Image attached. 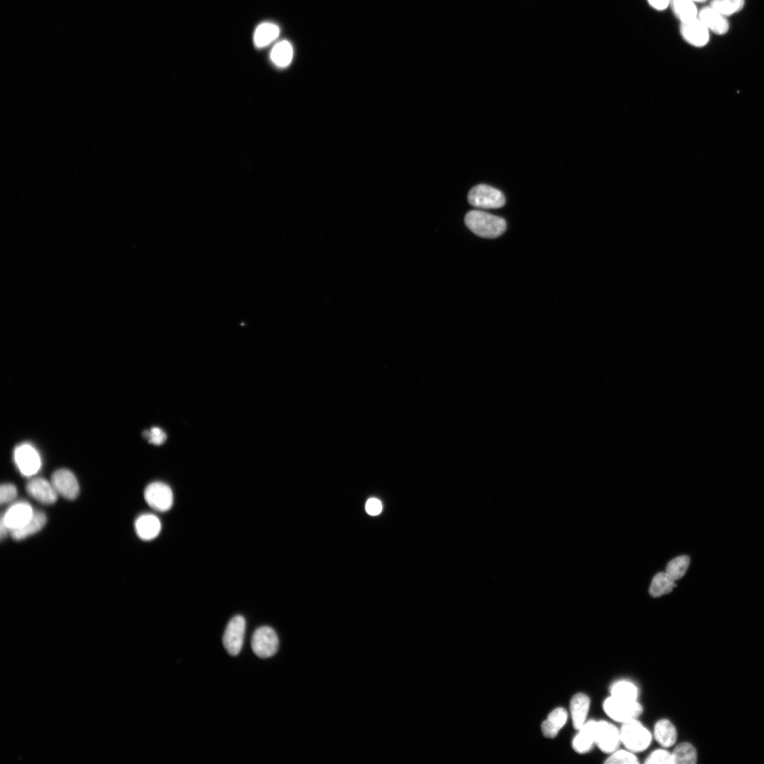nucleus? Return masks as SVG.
Segmentation results:
<instances>
[{"mask_svg": "<svg viewBox=\"0 0 764 764\" xmlns=\"http://www.w3.org/2000/svg\"><path fill=\"white\" fill-rule=\"evenodd\" d=\"M465 223L475 234L488 239L501 236L507 228L503 218L480 210H472L467 213Z\"/></svg>", "mask_w": 764, "mask_h": 764, "instance_id": "1", "label": "nucleus"}, {"mask_svg": "<svg viewBox=\"0 0 764 764\" xmlns=\"http://www.w3.org/2000/svg\"><path fill=\"white\" fill-rule=\"evenodd\" d=\"M621 739L632 752H640L648 748L652 741L650 732L636 719L623 723Z\"/></svg>", "mask_w": 764, "mask_h": 764, "instance_id": "2", "label": "nucleus"}, {"mask_svg": "<svg viewBox=\"0 0 764 764\" xmlns=\"http://www.w3.org/2000/svg\"><path fill=\"white\" fill-rule=\"evenodd\" d=\"M607 715L615 721L624 723L635 720L643 712V707L637 700H627L611 696L603 704Z\"/></svg>", "mask_w": 764, "mask_h": 764, "instance_id": "3", "label": "nucleus"}, {"mask_svg": "<svg viewBox=\"0 0 764 764\" xmlns=\"http://www.w3.org/2000/svg\"><path fill=\"white\" fill-rule=\"evenodd\" d=\"M470 203L482 209H497L505 205L506 198L499 190L481 184L474 187L468 196Z\"/></svg>", "mask_w": 764, "mask_h": 764, "instance_id": "4", "label": "nucleus"}, {"mask_svg": "<svg viewBox=\"0 0 764 764\" xmlns=\"http://www.w3.org/2000/svg\"><path fill=\"white\" fill-rule=\"evenodd\" d=\"M14 460L20 473L27 477L36 475L42 465L39 452L30 443L22 444L16 448Z\"/></svg>", "mask_w": 764, "mask_h": 764, "instance_id": "5", "label": "nucleus"}, {"mask_svg": "<svg viewBox=\"0 0 764 764\" xmlns=\"http://www.w3.org/2000/svg\"><path fill=\"white\" fill-rule=\"evenodd\" d=\"M279 639L276 632L269 626H262L255 631L251 639V647L260 658H269L276 654Z\"/></svg>", "mask_w": 764, "mask_h": 764, "instance_id": "6", "label": "nucleus"}, {"mask_svg": "<svg viewBox=\"0 0 764 764\" xmlns=\"http://www.w3.org/2000/svg\"><path fill=\"white\" fill-rule=\"evenodd\" d=\"M144 497L151 508L161 513L169 511L174 504V494L172 489L162 482H153L149 484L145 490Z\"/></svg>", "mask_w": 764, "mask_h": 764, "instance_id": "7", "label": "nucleus"}, {"mask_svg": "<svg viewBox=\"0 0 764 764\" xmlns=\"http://www.w3.org/2000/svg\"><path fill=\"white\" fill-rule=\"evenodd\" d=\"M246 621L241 615L235 616L228 623L223 635V645L232 656L238 655L243 647Z\"/></svg>", "mask_w": 764, "mask_h": 764, "instance_id": "8", "label": "nucleus"}, {"mask_svg": "<svg viewBox=\"0 0 764 764\" xmlns=\"http://www.w3.org/2000/svg\"><path fill=\"white\" fill-rule=\"evenodd\" d=\"M621 742L620 730L614 725L604 720L597 722L595 744L603 752L612 753L617 750Z\"/></svg>", "mask_w": 764, "mask_h": 764, "instance_id": "9", "label": "nucleus"}, {"mask_svg": "<svg viewBox=\"0 0 764 764\" xmlns=\"http://www.w3.org/2000/svg\"><path fill=\"white\" fill-rule=\"evenodd\" d=\"M35 512L29 503L18 502L6 511L1 517V520L5 523L11 533L25 526L32 519Z\"/></svg>", "mask_w": 764, "mask_h": 764, "instance_id": "10", "label": "nucleus"}, {"mask_svg": "<svg viewBox=\"0 0 764 764\" xmlns=\"http://www.w3.org/2000/svg\"><path fill=\"white\" fill-rule=\"evenodd\" d=\"M52 483L59 495L67 500L76 499L80 494V486L75 474L68 470H59L55 472L52 478Z\"/></svg>", "mask_w": 764, "mask_h": 764, "instance_id": "11", "label": "nucleus"}, {"mask_svg": "<svg viewBox=\"0 0 764 764\" xmlns=\"http://www.w3.org/2000/svg\"><path fill=\"white\" fill-rule=\"evenodd\" d=\"M680 32L684 40L695 47H703L710 40V31L698 19L681 23Z\"/></svg>", "mask_w": 764, "mask_h": 764, "instance_id": "12", "label": "nucleus"}, {"mask_svg": "<svg viewBox=\"0 0 764 764\" xmlns=\"http://www.w3.org/2000/svg\"><path fill=\"white\" fill-rule=\"evenodd\" d=\"M28 494L44 505L54 504L58 500V493L52 482L43 478H35L27 485Z\"/></svg>", "mask_w": 764, "mask_h": 764, "instance_id": "13", "label": "nucleus"}, {"mask_svg": "<svg viewBox=\"0 0 764 764\" xmlns=\"http://www.w3.org/2000/svg\"><path fill=\"white\" fill-rule=\"evenodd\" d=\"M135 529L138 537L145 542L157 538L160 534L162 524L160 519L153 514H144L137 518Z\"/></svg>", "mask_w": 764, "mask_h": 764, "instance_id": "14", "label": "nucleus"}, {"mask_svg": "<svg viewBox=\"0 0 764 764\" xmlns=\"http://www.w3.org/2000/svg\"><path fill=\"white\" fill-rule=\"evenodd\" d=\"M698 18L710 32L717 35H724L729 31V25L726 17L710 6L703 8Z\"/></svg>", "mask_w": 764, "mask_h": 764, "instance_id": "15", "label": "nucleus"}, {"mask_svg": "<svg viewBox=\"0 0 764 764\" xmlns=\"http://www.w3.org/2000/svg\"><path fill=\"white\" fill-rule=\"evenodd\" d=\"M597 722L590 720L578 730V734L573 741L574 750L579 753L588 752L595 744Z\"/></svg>", "mask_w": 764, "mask_h": 764, "instance_id": "16", "label": "nucleus"}, {"mask_svg": "<svg viewBox=\"0 0 764 764\" xmlns=\"http://www.w3.org/2000/svg\"><path fill=\"white\" fill-rule=\"evenodd\" d=\"M590 707V700L586 694L580 693L573 697L570 708L573 727L576 730H579L586 722Z\"/></svg>", "mask_w": 764, "mask_h": 764, "instance_id": "17", "label": "nucleus"}, {"mask_svg": "<svg viewBox=\"0 0 764 764\" xmlns=\"http://www.w3.org/2000/svg\"><path fill=\"white\" fill-rule=\"evenodd\" d=\"M567 720V711L563 708H556L542 724L544 735L551 739L556 737L566 724Z\"/></svg>", "mask_w": 764, "mask_h": 764, "instance_id": "18", "label": "nucleus"}, {"mask_svg": "<svg viewBox=\"0 0 764 764\" xmlns=\"http://www.w3.org/2000/svg\"><path fill=\"white\" fill-rule=\"evenodd\" d=\"M47 516L42 511H35L32 519L22 528L11 532L16 541L25 539L40 532L47 523Z\"/></svg>", "mask_w": 764, "mask_h": 764, "instance_id": "19", "label": "nucleus"}, {"mask_svg": "<svg viewBox=\"0 0 764 764\" xmlns=\"http://www.w3.org/2000/svg\"><path fill=\"white\" fill-rule=\"evenodd\" d=\"M654 734L658 743L665 748L673 746L677 738L675 727L669 720L665 719L659 720L655 724Z\"/></svg>", "mask_w": 764, "mask_h": 764, "instance_id": "20", "label": "nucleus"}, {"mask_svg": "<svg viewBox=\"0 0 764 764\" xmlns=\"http://www.w3.org/2000/svg\"><path fill=\"white\" fill-rule=\"evenodd\" d=\"M280 35L279 28L273 23H263L256 30L253 35V42L257 48L262 49L268 47Z\"/></svg>", "mask_w": 764, "mask_h": 764, "instance_id": "21", "label": "nucleus"}, {"mask_svg": "<svg viewBox=\"0 0 764 764\" xmlns=\"http://www.w3.org/2000/svg\"><path fill=\"white\" fill-rule=\"evenodd\" d=\"M670 5L681 23L692 21L698 17L696 6L692 0H671Z\"/></svg>", "mask_w": 764, "mask_h": 764, "instance_id": "22", "label": "nucleus"}, {"mask_svg": "<svg viewBox=\"0 0 764 764\" xmlns=\"http://www.w3.org/2000/svg\"><path fill=\"white\" fill-rule=\"evenodd\" d=\"M293 55V48L290 43L287 41H282L277 43L273 48L270 53V59L276 66L286 68L291 64Z\"/></svg>", "mask_w": 764, "mask_h": 764, "instance_id": "23", "label": "nucleus"}, {"mask_svg": "<svg viewBox=\"0 0 764 764\" xmlns=\"http://www.w3.org/2000/svg\"><path fill=\"white\" fill-rule=\"evenodd\" d=\"M675 581L665 572L657 573L652 579L649 593L654 598L669 594L674 588Z\"/></svg>", "mask_w": 764, "mask_h": 764, "instance_id": "24", "label": "nucleus"}, {"mask_svg": "<svg viewBox=\"0 0 764 764\" xmlns=\"http://www.w3.org/2000/svg\"><path fill=\"white\" fill-rule=\"evenodd\" d=\"M696 760V750L687 742L679 744L672 753V764H694Z\"/></svg>", "mask_w": 764, "mask_h": 764, "instance_id": "25", "label": "nucleus"}, {"mask_svg": "<svg viewBox=\"0 0 764 764\" xmlns=\"http://www.w3.org/2000/svg\"><path fill=\"white\" fill-rule=\"evenodd\" d=\"M745 0H712L710 7L724 17L733 16L741 11Z\"/></svg>", "mask_w": 764, "mask_h": 764, "instance_id": "26", "label": "nucleus"}, {"mask_svg": "<svg viewBox=\"0 0 764 764\" xmlns=\"http://www.w3.org/2000/svg\"><path fill=\"white\" fill-rule=\"evenodd\" d=\"M611 696L627 700H636L638 688L631 682L619 681L613 684L611 688Z\"/></svg>", "mask_w": 764, "mask_h": 764, "instance_id": "27", "label": "nucleus"}, {"mask_svg": "<svg viewBox=\"0 0 764 764\" xmlns=\"http://www.w3.org/2000/svg\"><path fill=\"white\" fill-rule=\"evenodd\" d=\"M688 556H681L672 560L666 568L665 573L674 581L681 580L686 574L690 565Z\"/></svg>", "mask_w": 764, "mask_h": 764, "instance_id": "28", "label": "nucleus"}, {"mask_svg": "<svg viewBox=\"0 0 764 764\" xmlns=\"http://www.w3.org/2000/svg\"><path fill=\"white\" fill-rule=\"evenodd\" d=\"M633 752L628 750H616L606 760L608 764H635L638 763L637 757Z\"/></svg>", "mask_w": 764, "mask_h": 764, "instance_id": "29", "label": "nucleus"}, {"mask_svg": "<svg viewBox=\"0 0 764 764\" xmlns=\"http://www.w3.org/2000/svg\"><path fill=\"white\" fill-rule=\"evenodd\" d=\"M649 764H672V753L664 749H658L649 755L645 761Z\"/></svg>", "mask_w": 764, "mask_h": 764, "instance_id": "30", "label": "nucleus"}, {"mask_svg": "<svg viewBox=\"0 0 764 764\" xmlns=\"http://www.w3.org/2000/svg\"><path fill=\"white\" fill-rule=\"evenodd\" d=\"M143 436L148 442L154 446H162L167 440L166 434L160 428L154 427L150 431L143 433Z\"/></svg>", "mask_w": 764, "mask_h": 764, "instance_id": "31", "label": "nucleus"}, {"mask_svg": "<svg viewBox=\"0 0 764 764\" xmlns=\"http://www.w3.org/2000/svg\"><path fill=\"white\" fill-rule=\"evenodd\" d=\"M18 496V490L16 486L11 484H6L0 488V502L1 504H7L16 500Z\"/></svg>", "mask_w": 764, "mask_h": 764, "instance_id": "32", "label": "nucleus"}, {"mask_svg": "<svg viewBox=\"0 0 764 764\" xmlns=\"http://www.w3.org/2000/svg\"><path fill=\"white\" fill-rule=\"evenodd\" d=\"M365 509L369 515L376 516L381 513L382 504L378 499L372 498L367 501Z\"/></svg>", "mask_w": 764, "mask_h": 764, "instance_id": "33", "label": "nucleus"}, {"mask_svg": "<svg viewBox=\"0 0 764 764\" xmlns=\"http://www.w3.org/2000/svg\"><path fill=\"white\" fill-rule=\"evenodd\" d=\"M647 2L655 10L663 11L670 6L671 0H647Z\"/></svg>", "mask_w": 764, "mask_h": 764, "instance_id": "34", "label": "nucleus"}, {"mask_svg": "<svg viewBox=\"0 0 764 764\" xmlns=\"http://www.w3.org/2000/svg\"><path fill=\"white\" fill-rule=\"evenodd\" d=\"M692 1L694 2L695 4L696 3L701 4V3L705 2L706 0H692Z\"/></svg>", "mask_w": 764, "mask_h": 764, "instance_id": "35", "label": "nucleus"}]
</instances>
